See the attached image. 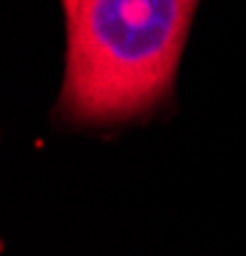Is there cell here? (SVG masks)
<instances>
[{"label":"cell","mask_w":246,"mask_h":256,"mask_svg":"<svg viewBox=\"0 0 246 256\" xmlns=\"http://www.w3.org/2000/svg\"><path fill=\"white\" fill-rule=\"evenodd\" d=\"M198 0H62L67 77L62 110L77 120L144 113L170 90Z\"/></svg>","instance_id":"1"}]
</instances>
